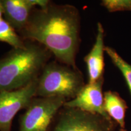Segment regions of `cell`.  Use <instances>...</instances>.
Returning <instances> with one entry per match:
<instances>
[{"instance_id":"obj_1","label":"cell","mask_w":131,"mask_h":131,"mask_svg":"<svg viewBox=\"0 0 131 131\" xmlns=\"http://www.w3.org/2000/svg\"><path fill=\"white\" fill-rule=\"evenodd\" d=\"M80 15L70 4L52 1L45 8H34L27 23L19 33L23 41L38 42L57 61L73 68L80 43Z\"/></svg>"},{"instance_id":"obj_2","label":"cell","mask_w":131,"mask_h":131,"mask_svg":"<svg viewBox=\"0 0 131 131\" xmlns=\"http://www.w3.org/2000/svg\"><path fill=\"white\" fill-rule=\"evenodd\" d=\"M0 60V91L24 88L38 78L52 54L38 42L24 41Z\"/></svg>"},{"instance_id":"obj_3","label":"cell","mask_w":131,"mask_h":131,"mask_svg":"<svg viewBox=\"0 0 131 131\" xmlns=\"http://www.w3.org/2000/svg\"><path fill=\"white\" fill-rule=\"evenodd\" d=\"M83 73L56 61H49L37 81L35 97L61 96L67 100L76 97L84 86Z\"/></svg>"},{"instance_id":"obj_4","label":"cell","mask_w":131,"mask_h":131,"mask_svg":"<svg viewBox=\"0 0 131 131\" xmlns=\"http://www.w3.org/2000/svg\"><path fill=\"white\" fill-rule=\"evenodd\" d=\"M67 101L61 96L34 97L19 118V131H49Z\"/></svg>"},{"instance_id":"obj_5","label":"cell","mask_w":131,"mask_h":131,"mask_svg":"<svg viewBox=\"0 0 131 131\" xmlns=\"http://www.w3.org/2000/svg\"><path fill=\"white\" fill-rule=\"evenodd\" d=\"M117 126L110 118L63 106L52 131H116Z\"/></svg>"},{"instance_id":"obj_6","label":"cell","mask_w":131,"mask_h":131,"mask_svg":"<svg viewBox=\"0 0 131 131\" xmlns=\"http://www.w3.org/2000/svg\"><path fill=\"white\" fill-rule=\"evenodd\" d=\"M37 81L17 90L0 91V131H11L15 116L35 97Z\"/></svg>"},{"instance_id":"obj_7","label":"cell","mask_w":131,"mask_h":131,"mask_svg":"<svg viewBox=\"0 0 131 131\" xmlns=\"http://www.w3.org/2000/svg\"><path fill=\"white\" fill-rule=\"evenodd\" d=\"M103 83L104 78L94 83H88L85 84L77 96L73 99L67 101L64 106L77 108L85 112L110 118L104 107Z\"/></svg>"},{"instance_id":"obj_8","label":"cell","mask_w":131,"mask_h":131,"mask_svg":"<svg viewBox=\"0 0 131 131\" xmlns=\"http://www.w3.org/2000/svg\"><path fill=\"white\" fill-rule=\"evenodd\" d=\"M46 0H2L3 18L18 34L24 28L33 9L43 7Z\"/></svg>"},{"instance_id":"obj_9","label":"cell","mask_w":131,"mask_h":131,"mask_svg":"<svg viewBox=\"0 0 131 131\" xmlns=\"http://www.w3.org/2000/svg\"><path fill=\"white\" fill-rule=\"evenodd\" d=\"M104 30L102 24L98 23L96 35L94 45L91 51L84 57V62L88 68L89 82L97 81L103 77L104 70Z\"/></svg>"},{"instance_id":"obj_10","label":"cell","mask_w":131,"mask_h":131,"mask_svg":"<svg viewBox=\"0 0 131 131\" xmlns=\"http://www.w3.org/2000/svg\"><path fill=\"white\" fill-rule=\"evenodd\" d=\"M104 107L108 115L119 126L120 129H125L127 106L117 92L108 91L104 93Z\"/></svg>"},{"instance_id":"obj_11","label":"cell","mask_w":131,"mask_h":131,"mask_svg":"<svg viewBox=\"0 0 131 131\" xmlns=\"http://www.w3.org/2000/svg\"><path fill=\"white\" fill-rule=\"evenodd\" d=\"M0 41L9 44L13 48L25 46V41L4 18L0 22Z\"/></svg>"},{"instance_id":"obj_12","label":"cell","mask_w":131,"mask_h":131,"mask_svg":"<svg viewBox=\"0 0 131 131\" xmlns=\"http://www.w3.org/2000/svg\"><path fill=\"white\" fill-rule=\"evenodd\" d=\"M104 52L111 58L114 64L119 70L125 79L131 93V64L124 60L114 49L105 46Z\"/></svg>"},{"instance_id":"obj_13","label":"cell","mask_w":131,"mask_h":131,"mask_svg":"<svg viewBox=\"0 0 131 131\" xmlns=\"http://www.w3.org/2000/svg\"><path fill=\"white\" fill-rule=\"evenodd\" d=\"M101 4L109 12L131 11V0H103Z\"/></svg>"},{"instance_id":"obj_14","label":"cell","mask_w":131,"mask_h":131,"mask_svg":"<svg viewBox=\"0 0 131 131\" xmlns=\"http://www.w3.org/2000/svg\"><path fill=\"white\" fill-rule=\"evenodd\" d=\"M4 18H3V9H2V6H1V1H0V22L1 20Z\"/></svg>"},{"instance_id":"obj_15","label":"cell","mask_w":131,"mask_h":131,"mask_svg":"<svg viewBox=\"0 0 131 131\" xmlns=\"http://www.w3.org/2000/svg\"><path fill=\"white\" fill-rule=\"evenodd\" d=\"M119 131H127L125 129H119Z\"/></svg>"}]
</instances>
